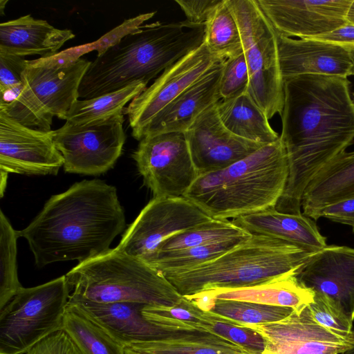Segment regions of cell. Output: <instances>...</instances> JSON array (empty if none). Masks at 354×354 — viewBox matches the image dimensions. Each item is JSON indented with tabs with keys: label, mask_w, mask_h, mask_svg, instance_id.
I'll use <instances>...</instances> for the list:
<instances>
[{
	"label": "cell",
	"mask_w": 354,
	"mask_h": 354,
	"mask_svg": "<svg viewBox=\"0 0 354 354\" xmlns=\"http://www.w3.org/2000/svg\"><path fill=\"white\" fill-rule=\"evenodd\" d=\"M280 139L288 176L275 209L299 214L315 175L354 142V102L345 77L307 74L283 82Z\"/></svg>",
	"instance_id": "6da1fadb"
},
{
	"label": "cell",
	"mask_w": 354,
	"mask_h": 354,
	"mask_svg": "<svg viewBox=\"0 0 354 354\" xmlns=\"http://www.w3.org/2000/svg\"><path fill=\"white\" fill-rule=\"evenodd\" d=\"M125 227L116 188L94 179L75 183L52 196L19 237L27 241L41 268L59 261L79 263L107 252Z\"/></svg>",
	"instance_id": "7a4b0ae2"
},
{
	"label": "cell",
	"mask_w": 354,
	"mask_h": 354,
	"mask_svg": "<svg viewBox=\"0 0 354 354\" xmlns=\"http://www.w3.org/2000/svg\"><path fill=\"white\" fill-rule=\"evenodd\" d=\"M204 39L205 26L193 25L187 20L142 25L91 62L80 86L79 97H95L136 82L147 85L201 46Z\"/></svg>",
	"instance_id": "3957f363"
},
{
	"label": "cell",
	"mask_w": 354,
	"mask_h": 354,
	"mask_svg": "<svg viewBox=\"0 0 354 354\" xmlns=\"http://www.w3.org/2000/svg\"><path fill=\"white\" fill-rule=\"evenodd\" d=\"M288 176L279 138L225 169L199 175L183 196L212 218L234 219L275 207Z\"/></svg>",
	"instance_id": "277c9868"
},
{
	"label": "cell",
	"mask_w": 354,
	"mask_h": 354,
	"mask_svg": "<svg viewBox=\"0 0 354 354\" xmlns=\"http://www.w3.org/2000/svg\"><path fill=\"white\" fill-rule=\"evenodd\" d=\"M313 252L281 239L252 235L216 259L163 274L183 297L218 289L261 285L294 272Z\"/></svg>",
	"instance_id": "5b68a950"
},
{
	"label": "cell",
	"mask_w": 354,
	"mask_h": 354,
	"mask_svg": "<svg viewBox=\"0 0 354 354\" xmlns=\"http://www.w3.org/2000/svg\"><path fill=\"white\" fill-rule=\"evenodd\" d=\"M65 275L73 290L72 300L173 306L183 297L161 272L117 248L79 263Z\"/></svg>",
	"instance_id": "8992f818"
},
{
	"label": "cell",
	"mask_w": 354,
	"mask_h": 354,
	"mask_svg": "<svg viewBox=\"0 0 354 354\" xmlns=\"http://www.w3.org/2000/svg\"><path fill=\"white\" fill-rule=\"evenodd\" d=\"M91 61H64L55 55L28 60L22 73V88L3 112L26 127L51 131L54 116L63 119L79 98V89Z\"/></svg>",
	"instance_id": "52a82bcc"
},
{
	"label": "cell",
	"mask_w": 354,
	"mask_h": 354,
	"mask_svg": "<svg viewBox=\"0 0 354 354\" xmlns=\"http://www.w3.org/2000/svg\"><path fill=\"white\" fill-rule=\"evenodd\" d=\"M71 288L66 275L35 287H22L0 310V353L26 354L62 330Z\"/></svg>",
	"instance_id": "ba28073f"
},
{
	"label": "cell",
	"mask_w": 354,
	"mask_h": 354,
	"mask_svg": "<svg viewBox=\"0 0 354 354\" xmlns=\"http://www.w3.org/2000/svg\"><path fill=\"white\" fill-rule=\"evenodd\" d=\"M242 39L248 93L269 119L282 113L284 92L276 31L256 0H228Z\"/></svg>",
	"instance_id": "9c48e42d"
},
{
	"label": "cell",
	"mask_w": 354,
	"mask_h": 354,
	"mask_svg": "<svg viewBox=\"0 0 354 354\" xmlns=\"http://www.w3.org/2000/svg\"><path fill=\"white\" fill-rule=\"evenodd\" d=\"M124 113L84 124L69 122L53 131L66 172L97 176L113 168L121 156L126 136Z\"/></svg>",
	"instance_id": "30bf717a"
},
{
	"label": "cell",
	"mask_w": 354,
	"mask_h": 354,
	"mask_svg": "<svg viewBox=\"0 0 354 354\" xmlns=\"http://www.w3.org/2000/svg\"><path fill=\"white\" fill-rule=\"evenodd\" d=\"M133 158L154 197L183 196L198 176L185 132L145 136Z\"/></svg>",
	"instance_id": "8fae6325"
},
{
	"label": "cell",
	"mask_w": 354,
	"mask_h": 354,
	"mask_svg": "<svg viewBox=\"0 0 354 354\" xmlns=\"http://www.w3.org/2000/svg\"><path fill=\"white\" fill-rule=\"evenodd\" d=\"M211 219L184 196L153 197L125 231L116 248L145 261L168 238Z\"/></svg>",
	"instance_id": "7c38bea8"
},
{
	"label": "cell",
	"mask_w": 354,
	"mask_h": 354,
	"mask_svg": "<svg viewBox=\"0 0 354 354\" xmlns=\"http://www.w3.org/2000/svg\"><path fill=\"white\" fill-rule=\"evenodd\" d=\"M203 44L164 71L124 109L132 136L140 140L151 120L183 91L221 61Z\"/></svg>",
	"instance_id": "4fadbf2b"
},
{
	"label": "cell",
	"mask_w": 354,
	"mask_h": 354,
	"mask_svg": "<svg viewBox=\"0 0 354 354\" xmlns=\"http://www.w3.org/2000/svg\"><path fill=\"white\" fill-rule=\"evenodd\" d=\"M265 340L262 354H342L354 346V331L344 335L319 325L308 306L275 323L247 326Z\"/></svg>",
	"instance_id": "5bb4252c"
},
{
	"label": "cell",
	"mask_w": 354,
	"mask_h": 354,
	"mask_svg": "<svg viewBox=\"0 0 354 354\" xmlns=\"http://www.w3.org/2000/svg\"><path fill=\"white\" fill-rule=\"evenodd\" d=\"M64 158L53 130L30 128L0 112V171L28 176L57 175Z\"/></svg>",
	"instance_id": "9a60e30c"
},
{
	"label": "cell",
	"mask_w": 354,
	"mask_h": 354,
	"mask_svg": "<svg viewBox=\"0 0 354 354\" xmlns=\"http://www.w3.org/2000/svg\"><path fill=\"white\" fill-rule=\"evenodd\" d=\"M277 33L306 39L346 24L353 0H256Z\"/></svg>",
	"instance_id": "2e32d148"
},
{
	"label": "cell",
	"mask_w": 354,
	"mask_h": 354,
	"mask_svg": "<svg viewBox=\"0 0 354 354\" xmlns=\"http://www.w3.org/2000/svg\"><path fill=\"white\" fill-rule=\"evenodd\" d=\"M299 283L354 320V248L326 245L296 271Z\"/></svg>",
	"instance_id": "e0dca14e"
},
{
	"label": "cell",
	"mask_w": 354,
	"mask_h": 354,
	"mask_svg": "<svg viewBox=\"0 0 354 354\" xmlns=\"http://www.w3.org/2000/svg\"><path fill=\"white\" fill-rule=\"evenodd\" d=\"M216 104L204 111L185 132L198 176L225 169L265 145L230 131L219 117Z\"/></svg>",
	"instance_id": "ac0fdd59"
},
{
	"label": "cell",
	"mask_w": 354,
	"mask_h": 354,
	"mask_svg": "<svg viewBox=\"0 0 354 354\" xmlns=\"http://www.w3.org/2000/svg\"><path fill=\"white\" fill-rule=\"evenodd\" d=\"M276 34L283 82L307 74L348 76L351 62L347 48L317 39H295Z\"/></svg>",
	"instance_id": "d6986e66"
},
{
	"label": "cell",
	"mask_w": 354,
	"mask_h": 354,
	"mask_svg": "<svg viewBox=\"0 0 354 354\" xmlns=\"http://www.w3.org/2000/svg\"><path fill=\"white\" fill-rule=\"evenodd\" d=\"M224 61L218 62L162 109L143 130L141 139L160 133L185 132L204 111L218 102Z\"/></svg>",
	"instance_id": "ffe728a7"
},
{
	"label": "cell",
	"mask_w": 354,
	"mask_h": 354,
	"mask_svg": "<svg viewBox=\"0 0 354 354\" xmlns=\"http://www.w3.org/2000/svg\"><path fill=\"white\" fill-rule=\"evenodd\" d=\"M75 37L71 30L57 28L27 15L0 24V52L23 57H50Z\"/></svg>",
	"instance_id": "44dd1931"
},
{
	"label": "cell",
	"mask_w": 354,
	"mask_h": 354,
	"mask_svg": "<svg viewBox=\"0 0 354 354\" xmlns=\"http://www.w3.org/2000/svg\"><path fill=\"white\" fill-rule=\"evenodd\" d=\"M252 235L281 239L315 253L326 247V239L315 222L302 213H282L274 207L232 220Z\"/></svg>",
	"instance_id": "7402d4cb"
},
{
	"label": "cell",
	"mask_w": 354,
	"mask_h": 354,
	"mask_svg": "<svg viewBox=\"0 0 354 354\" xmlns=\"http://www.w3.org/2000/svg\"><path fill=\"white\" fill-rule=\"evenodd\" d=\"M354 198V151H343L328 162L304 190L302 214L317 220L324 207Z\"/></svg>",
	"instance_id": "603a6c76"
},
{
	"label": "cell",
	"mask_w": 354,
	"mask_h": 354,
	"mask_svg": "<svg viewBox=\"0 0 354 354\" xmlns=\"http://www.w3.org/2000/svg\"><path fill=\"white\" fill-rule=\"evenodd\" d=\"M79 305L123 345L155 339L161 330L148 322L142 315L145 304L133 302L99 304L86 300L69 299Z\"/></svg>",
	"instance_id": "cb8c5ba5"
},
{
	"label": "cell",
	"mask_w": 354,
	"mask_h": 354,
	"mask_svg": "<svg viewBox=\"0 0 354 354\" xmlns=\"http://www.w3.org/2000/svg\"><path fill=\"white\" fill-rule=\"evenodd\" d=\"M295 272L296 271L285 274L259 286L236 289L212 290L202 293L213 301L218 299L238 300L290 307L298 310L310 304L313 301L314 295L299 283Z\"/></svg>",
	"instance_id": "d4e9b609"
},
{
	"label": "cell",
	"mask_w": 354,
	"mask_h": 354,
	"mask_svg": "<svg viewBox=\"0 0 354 354\" xmlns=\"http://www.w3.org/2000/svg\"><path fill=\"white\" fill-rule=\"evenodd\" d=\"M128 347L149 354H251L226 339L205 331H162L153 339Z\"/></svg>",
	"instance_id": "484cf974"
},
{
	"label": "cell",
	"mask_w": 354,
	"mask_h": 354,
	"mask_svg": "<svg viewBox=\"0 0 354 354\" xmlns=\"http://www.w3.org/2000/svg\"><path fill=\"white\" fill-rule=\"evenodd\" d=\"M216 108L224 126L238 137L262 145L274 142L280 138L248 92L231 99L221 100Z\"/></svg>",
	"instance_id": "4316f807"
},
{
	"label": "cell",
	"mask_w": 354,
	"mask_h": 354,
	"mask_svg": "<svg viewBox=\"0 0 354 354\" xmlns=\"http://www.w3.org/2000/svg\"><path fill=\"white\" fill-rule=\"evenodd\" d=\"M63 330L81 354H126V346L76 304L68 302Z\"/></svg>",
	"instance_id": "83f0119b"
},
{
	"label": "cell",
	"mask_w": 354,
	"mask_h": 354,
	"mask_svg": "<svg viewBox=\"0 0 354 354\" xmlns=\"http://www.w3.org/2000/svg\"><path fill=\"white\" fill-rule=\"evenodd\" d=\"M147 88V84L134 82L121 89L90 99L77 100L62 120L84 124L124 113L125 105Z\"/></svg>",
	"instance_id": "f1b7e54d"
},
{
	"label": "cell",
	"mask_w": 354,
	"mask_h": 354,
	"mask_svg": "<svg viewBox=\"0 0 354 354\" xmlns=\"http://www.w3.org/2000/svg\"><path fill=\"white\" fill-rule=\"evenodd\" d=\"M251 236L247 234L236 236L176 251L156 252L145 262L162 274L183 271L216 259Z\"/></svg>",
	"instance_id": "f546056e"
},
{
	"label": "cell",
	"mask_w": 354,
	"mask_h": 354,
	"mask_svg": "<svg viewBox=\"0 0 354 354\" xmlns=\"http://www.w3.org/2000/svg\"><path fill=\"white\" fill-rule=\"evenodd\" d=\"M204 43L222 60L243 53L240 30L228 0H222L205 23Z\"/></svg>",
	"instance_id": "4dcf8cb0"
},
{
	"label": "cell",
	"mask_w": 354,
	"mask_h": 354,
	"mask_svg": "<svg viewBox=\"0 0 354 354\" xmlns=\"http://www.w3.org/2000/svg\"><path fill=\"white\" fill-rule=\"evenodd\" d=\"M142 315L163 331H205L206 311L183 297L173 306L146 305Z\"/></svg>",
	"instance_id": "1f68e13d"
},
{
	"label": "cell",
	"mask_w": 354,
	"mask_h": 354,
	"mask_svg": "<svg viewBox=\"0 0 354 354\" xmlns=\"http://www.w3.org/2000/svg\"><path fill=\"white\" fill-rule=\"evenodd\" d=\"M247 234H250L232 221L212 218L168 238L153 254L207 245Z\"/></svg>",
	"instance_id": "d6a6232c"
},
{
	"label": "cell",
	"mask_w": 354,
	"mask_h": 354,
	"mask_svg": "<svg viewBox=\"0 0 354 354\" xmlns=\"http://www.w3.org/2000/svg\"><path fill=\"white\" fill-rule=\"evenodd\" d=\"M294 311L290 307L230 299H215L209 312L244 326L280 322Z\"/></svg>",
	"instance_id": "836d02e7"
},
{
	"label": "cell",
	"mask_w": 354,
	"mask_h": 354,
	"mask_svg": "<svg viewBox=\"0 0 354 354\" xmlns=\"http://www.w3.org/2000/svg\"><path fill=\"white\" fill-rule=\"evenodd\" d=\"M17 231L0 211V310L23 287L17 274Z\"/></svg>",
	"instance_id": "e575fe53"
},
{
	"label": "cell",
	"mask_w": 354,
	"mask_h": 354,
	"mask_svg": "<svg viewBox=\"0 0 354 354\" xmlns=\"http://www.w3.org/2000/svg\"><path fill=\"white\" fill-rule=\"evenodd\" d=\"M207 332L215 334L241 346L251 354H262L265 340L256 330L208 311Z\"/></svg>",
	"instance_id": "d590c367"
},
{
	"label": "cell",
	"mask_w": 354,
	"mask_h": 354,
	"mask_svg": "<svg viewBox=\"0 0 354 354\" xmlns=\"http://www.w3.org/2000/svg\"><path fill=\"white\" fill-rule=\"evenodd\" d=\"M249 71L244 53L225 59L219 84L221 100L231 99L248 92Z\"/></svg>",
	"instance_id": "8d00e7d4"
},
{
	"label": "cell",
	"mask_w": 354,
	"mask_h": 354,
	"mask_svg": "<svg viewBox=\"0 0 354 354\" xmlns=\"http://www.w3.org/2000/svg\"><path fill=\"white\" fill-rule=\"evenodd\" d=\"M155 14L156 12H147L127 19L96 41L68 48V53L75 59H80L83 54L94 50L97 51V55H99L118 42L125 35L138 28L143 22L152 18Z\"/></svg>",
	"instance_id": "74e56055"
},
{
	"label": "cell",
	"mask_w": 354,
	"mask_h": 354,
	"mask_svg": "<svg viewBox=\"0 0 354 354\" xmlns=\"http://www.w3.org/2000/svg\"><path fill=\"white\" fill-rule=\"evenodd\" d=\"M313 301L308 305L313 319L322 326L337 333L347 335L353 332V322L325 297L313 294Z\"/></svg>",
	"instance_id": "f35d334b"
},
{
	"label": "cell",
	"mask_w": 354,
	"mask_h": 354,
	"mask_svg": "<svg viewBox=\"0 0 354 354\" xmlns=\"http://www.w3.org/2000/svg\"><path fill=\"white\" fill-rule=\"evenodd\" d=\"M28 60L24 57L0 52V91L20 92L22 88V73Z\"/></svg>",
	"instance_id": "ab89813d"
},
{
	"label": "cell",
	"mask_w": 354,
	"mask_h": 354,
	"mask_svg": "<svg viewBox=\"0 0 354 354\" xmlns=\"http://www.w3.org/2000/svg\"><path fill=\"white\" fill-rule=\"evenodd\" d=\"M26 354H81L77 346L64 330H58L44 338Z\"/></svg>",
	"instance_id": "60d3db41"
},
{
	"label": "cell",
	"mask_w": 354,
	"mask_h": 354,
	"mask_svg": "<svg viewBox=\"0 0 354 354\" xmlns=\"http://www.w3.org/2000/svg\"><path fill=\"white\" fill-rule=\"evenodd\" d=\"M222 0H175L193 25L205 26L214 10Z\"/></svg>",
	"instance_id": "b9f144b4"
},
{
	"label": "cell",
	"mask_w": 354,
	"mask_h": 354,
	"mask_svg": "<svg viewBox=\"0 0 354 354\" xmlns=\"http://www.w3.org/2000/svg\"><path fill=\"white\" fill-rule=\"evenodd\" d=\"M320 217L349 225L354 232V198L339 201L324 207L317 214V219Z\"/></svg>",
	"instance_id": "7bdbcfd3"
},
{
	"label": "cell",
	"mask_w": 354,
	"mask_h": 354,
	"mask_svg": "<svg viewBox=\"0 0 354 354\" xmlns=\"http://www.w3.org/2000/svg\"><path fill=\"white\" fill-rule=\"evenodd\" d=\"M306 39L327 41L344 48L352 47L354 46V24L348 22L327 34Z\"/></svg>",
	"instance_id": "ee69618b"
},
{
	"label": "cell",
	"mask_w": 354,
	"mask_h": 354,
	"mask_svg": "<svg viewBox=\"0 0 354 354\" xmlns=\"http://www.w3.org/2000/svg\"><path fill=\"white\" fill-rule=\"evenodd\" d=\"M348 50L349 58L351 62V66L348 72V76L354 75V46L346 48Z\"/></svg>",
	"instance_id": "f6af8a7d"
},
{
	"label": "cell",
	"mask_w": 354,
	"mask_h": 354,
	"mask_svg": "<svg viewBox=\"0 0 354 354\" xmlns=\"http://www.w3.org/2000/svg\"><path fill=\"white\" fill-rule=\"evenodd\" d=\"M347 20L348 22L354 24V0L351 6V8L349 9L348 15H347Z\"/></svg>",
	"instance_id": "bcb514c9"
},
{
	"label": "cell",
	"mask_w": 354,
	"mask_h": 354,
	"mask_svg": "<svg viewBox=\"0 0 354 354\" xmlns=\"http://www.w3.org/2000/svg\"><path fill=\"white\" fill-rule=\"evenodd\" d=\"M125 353L126 354H149V353H145L142 352L137 351L130 347H125Z\"/></svg>",
	"instance_id": "7dc6e473"
},
{
	"label": "cell",
	"mask_w": 354,
	"mask_h": 354,
	"mask_svg": "<svg viewBox=\"0 0 354 354\" xmlns=\"http://www.w3.org/2000/svg\"><path fill=\"white\" fill-rule=\"evenodd\" d=\"M7 0L6 1H3V0H1V8H0V14L1 15H3V8L5 7V4L7 3Z\"/></svg>",
	"instance_id": "c3c4849f"
},
{
	"label": "cell",
	"mask_w": 354,
	"mask_h": 354,
	"mask_svg": "<svg viewBox=\"0 0 354 354\" xmlns=\"http://www.w3.org/2000/svg\"><path fill=\"white\" fill-rule=\"evenodd\" d=\"M342 354H354V346H353L351 348L347 350Z\"/></svg>",
	"instance_id": "681fc988"
},
{
	"label": "cell",
	"mask_w": 354,
	"mask_h": 354,
	"mask_svg": "<svg viewBox=\"0 0 354 354\" xmlns=\"http://www.w3.org/2000/svg\"><path fill=\"white\" fill-rule=\"evenodd\" d=\"M351 97H352L353 101L354 102V93H351Z\"/></svg>",
	"instance_id": "f907efd6"
},
{
	"label": "cell",
	"mask_w": 354,
	"mask_h": 354,
	"mask_svg": "<svg viewBox=\"0 0 354 354\" xmlns=\"http://www.w3.org/2000/svg\"><path fill=\"white\" fill-rule=\"evenodd\" d=\"M0 354H6V353H0Z\"/></svg>",
	"instance_id": "816d5d0a"
}]
</instances>
